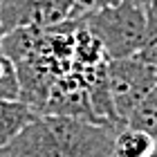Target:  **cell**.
Listing matches in <instances>:
<instances>
[{
    "label": "cell",
    "instance_id": "1",
    "mask_svg": "<svg viewBox=\"0 0 157 157\" xmlns=\"http://www.w3.org/2000/svg\"><path fill=\"white\" fill-rule=\"evenodd\" d=\"M119 126L70 115H38L9 144L16 157H112Z\"/></svg>",
    "mask_w": 157,
    "mask_h": 157
},
{
    "label": "cell",
    "instance_id": "2",
    "mask_svg": "<svg viewBox=\"0 0 157 157\" xmlns=\"http://www.w3.org/2000/svg\"><path fill=\"white\" fill-rule=\"evenodd\" d=\"M81 20L101 43L108 59H126L137 54L144 43L148 11L141 0H121L119 5L83 13Z\"/></svg>",
    "mask_w": 157,
    "mask_h": 157
},
{
    "label": "cell",
    "instance_id": "3",
    "mask_svg": "<svg viewBox=\"0 0 157 157\" xmlns=\"http://www.w3.org/2000/svg\"><path fill=\"white\" fill-rule=\"evenodd\" d=\"M105 83L115 119L119 126H124L128 112L157 85V72L137 54L126 59H108Z\"/></svg>",
    "mask_w": 157,
    "mask_h": 157
},
{
    "label": "cell",
    "instance_id": "4",
    "mask_svg": "<svg viewBox=\"0 0 157 157\" xmlns=\"http://www.w3.org/2000/svg\"><path fill=\"white\" fill-rule=\"evenodd\" d=\"M78 16L74 0H0V23L7 32L20 27H54Z\"/></svg>",
    "mask_w": 157,
    "mask_h": 157
},
{
    "label": "cell",
    "instance_id": "5",
    "mask_svg": "<svg viewBox=\"0 0 157 157\" xmlns=\"http://www.w3.org/2000/svg\"><path fill=\"white\" fill-rule=\"evenodd\" d=\"M36 117L38 112L20 99H0V144L7 146Z\"/></svg>",
    "mask_w": 157,
    "mask_h": 157
},
{
    "label": "cell",
    "instance_id": "6",
    "mask_svg": "<svg viewBox=\"0 0 157 157\" xmlns=\"http://www.w3.org/2000/svg\"><path fill=\"white\" fill-rule=\"evenodd\" d=\"M155 148L157 141L151 135L128 126H119L112 139V157H151Z\"/></svg>",
    "mask_w": 157,
    "mask_h": 157
},
{
    "label": "cell",
    "instance_id": "7",
    "mask_svg": "<svg viewBox=\"0 0 157 157\" xmlns=\"http://www.w3.org/2000/svg\"><path fill=\"white\" fill-rule=\"evenodd\" d=\"M124 126L151 135V137L157 141V85L128 112Z\"/></svg>",
    "mask_w": 157,
    "mask_h": 157
},
{
    "label": "cell",
    "instance_id": "8",
    "mask_svg": "<svg viewBox=\"0 0 157 157\" xmlns=\"http://www.w3.org/2000/svg\"><path fill=\"white\" fill-rule=\"evenodd\" d=\"M0 99H20V81L13 61L0 49Z\"/></svg>",
    "mask_w": 157,
    "mask_h": 157
},
{
    "label": "cell",
    "instance_id": "9",
    "mask_svg": "<svg viewBox=\"0 0 157 157\" xmlns=\"http://www.w3.org/2000/svg\"><path fill=\"white\" fill-rule=\"evenodd\" d=\"M137 56H139V59H144L148 65H153L155 72H157V16H153V13H148L144 43H141Z\"/></svg>",
    "mask_w": 157,
    "mask_h": 157
},
{
    "label": "cell",
    "instance_id": "10",
    "mask_svg": "<svg viewBox=\"0 0 157 157\" xmlns=\"http://www.w3.org/2000/svg\"><path fill=\"white\" fill-rule=\"evenodd\" d=\"M121 0H74L78 13H92V11H99L103 7H112V5H119Z\"/></svg>",
    "mask_w": 157,
    "mask_h": 157
},
{
    "label": "cell",
    "instance_id": "11",
    "mask_svg": "<svg viewBox=\"0 0 157 157\" xmlns=\"http://www.w3.org/2000/svg\"><path fill=\"white\" fill-rule=\"evenodd\" d=\"M146 7V11L148 13H153V16H157V0H141Z\"/></svg>",
    "mask_w": 157,
    "mask_h": 157
},
{
    "label": "cell",
    "instance_id": "12",
    "mask_svg": "<svg viewBox=\"0 0 157 157\" xmlns=\"http://www.w3.org/2000/svg\"><path fill=\"white\" fill-rule=\"evenodd\" d=\"M5 36H7V29H5V25L0 23V49H2V40H5Z\"/></svg>",
    "mask_w": 157,
    "mask_h": 157
},
{
    "label": "cell",
    "instance_id": "13",
    "mask_svg": "<svg viewBox=\"0 0 157 157\" xmlns=\"http://www.w3.org/2000/svg\"><path fill=\"white\" fill-rule=\"evenodd\" d=\"M0 157H16V155H11V153H7V151H5V153L0 155Z\"/></svg>",
    "mask_w": 157,
    "mask_h": 157
},
{
    "label": "cell",
    "instance_id": "14",
    "mask_svg": "<svg viewBox=\"0 0 157 157\" xmlns=\"http://www.w3.org/2000/svg\"><path fill=\"white\" fill-rule=\"evenodd\" d=\"M2 153H5V146H2V144H0V155H2Z\"/></svg>",
    "mask_w": 157,
    "mask_h": 157
},
{
    "label": "cell",
    "instance_id": "15",
    "mask_svg": "<svg viewBox=\"0 0 157 157\" xmlns=\"http://www.w3.org/2000/svg\"><path fill=\"white\" fill-rule=\"evenodd\" d=\"M151 157H157V148H155V151H153V155H151Z\"/></svg>",
    "mask_w": 157,
    "mask_h": 157
}]
</instances>
